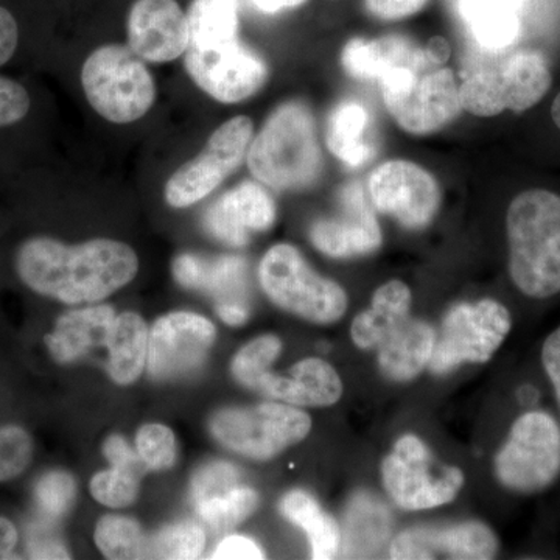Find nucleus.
<instances>
[{
  "instance_id": "6ab92c4d",
  "label": "nucleus",
  "mask_w": 560,
  "mask_h": 560,
  "mask_svg": "<svg viewBox=\"0 0 560 560\" xmlns=\"http://www.w3.org/2000/svg\"><path fill=\"white\" fill-rule=\"evenodd\" d=\"M189 22L176 0H136L128 16V46L142 60L168 62L186 54Z\"/></svg>"
},
{
  "instance_id": "39448f33",
  "label": "nucleus",
  "mask_w": 560,
  "mask_h": 560,
  "mask_svg": "<svg viewBox=\"0 0 560 560\" xmlns=\"http://www.w3.org/2000/svg\"><path fill=\"white\" fill-rule=\"evenodd\" d=\"M254 178L276 190L312 186L323 172L315 119L302 103L279 106L265 121L248 150Z\"/></svg>"
},
{
  "instance_id": "f3484780",
  "label": "nucleus",
  "mask_w": 560,
  "mask_h": 560,
  "mask_svg": "<svg viewBox=\"0 0 560 560\" xmlns=\"http://www.w3.org/2000/svg\"><path fill=\"white\" fill-rule=\"evenodd\" d=\"M500 541L481 522L445 526H418L400 533L390 544V559L489 560L499 556Z\"/></svg>"
},
{
  "instance_id": "7c9ffc66",
  "label": "nucleus",
  "mask_w": 560,
  "mask_h": 560,
  "mask_svg": "<svg viewBox=\"0 0 560 560\" xmlns=\"http://www.w3.org/2000/svg\"><path fill=\"white\" fill-rule=\"evenodd\" d=\"M95 544L108 559H145L147 540L138 522L106 515L95 528Z\"/></svg>"
},
{
  "instance_id": "20e7f679",
  "label": "nucleus",
  "mask_w": 560,
  "mask_h": 560,
  "mask_svg": "<svg viewBox=\"0 0 560 560\" xmlns=\"http://www.w3.org/2000/svg\"><path fill=\"white\" fill-rule=\"evenodd\" d=\"M550 88V66L540 51L481 49L464 69L459 101L474 116L523 113L537 105Z\"/></svg>"
},
{
  "instance_id": "b1692460",
  "label": "nucleus",
  "mask_w": 560,
  "mask_h": 560,
  "mask_svg": "<svg viewBox=\"0 0 560 560\" xmlns=\"http://www.w3.org/2000/svg\"><path fill=\"white\" fill-rule=\"evenodd\" d=\"M528 0H459V16L482 50L511 49L521 36Z\"/></svg>"
},
{
  "instance_id": "ea45409f",
  "label": "nucleus",
  "mask_w": 560,
  "mask_h": 560,
  "mask_svg": "<svg viewBox=\"0 0 560 560\" xmlns=\"http://www.w3.org/2000/svg\"><path fill=\"white\" fill-rule=\"evenodd\" d=\"M540 366L545 377L550 383L560 419V326L551 330L541 342Z\"/></svg>"
},
{
  "instance_id": "de8ad7c7",
  "label": "nucleus",
  "mask_w": 560,
  "mask_h": 560,
  "mask_svg": "<svg viewBox=\"0 0 560 560\" xmlns=\"http://www.w3.org/2000/svg\"><path fill=\"white\" fill-rule=\"evenodd\" d=\"M16 526L0 515V559H10L18 545Z\"/></svg>"
},
{
  "instance_id": "c9c22d12",
  "label": "nucleus",
  "mask_w": 560,
  "mask_h": 560,
  "mask_svg": "<svg viewBox=\"0 0 560 560\" xmlns=\"http://www.w3.org/2000/svg\"><path fill=\"white\" fill-rule=\"evenodd\" d=\"M91 493L98 503L108 508L130 506L138 500L139 478L116 469L98 471L91 481Z\"/></svg>"
},
{
  "instance_id": "9b49d317",
  "label": "nucleus",
  "mask_w": 560,
  "mask_h": 560,
  "mask_svg": "<svg viewBox=\"0 0 560 560\" xmlns=\"http://www.w3.org/2000/svg\"><path fill=\"white\" fill-rule=\"evenodd\" d=\"M383 488L405 511L433 510L455 500L464 486L463 470L434 458L415 434L396 441L382 463Z\"/></svg>"
},
{
  "instance_id": "5701e85b",
  "label": "nucleus",
  "mask_w": 560,
  "mask_h": 560,
  "mask_svg": "<svg viewBox=\"0 0 560 560\" xmlns=\"http://www.w3.org/2000/svg\"><path fill=\"white\" fill-rule=\"evenodd\" d=\"M116 312L110 305L70 311L60 316L54 331L47 335L46 346L51 359L60 364L86 359L92 350L108 348Z\"/></svg>"
},
{
  "instance_id": "7ed1b4c3",
  "label": "nucleus",
  "mask_w": 560,
  "mask_h": 560,
  "mask_svg": "<svg viewBox=\"0 0 560 560\" xmlns=\"http://www.w3.org/2000/svg\"><path fill=\"white\" fill-rule=\"evenodd\" d=\"M412 294L401 280H389L375 290L371 307L352 326L353 345L377 350L378 368L393 382H410L429 368L436 330L410 316Z\"/></svg>"
},
{
  "instance_id": "a18cd8bd",
  "label": "nucleus",
  "mask_w": 560,
  "mask_h": 560,
  "mask_svg": "<svg viewBox=\"0 0 560 560\" xmlns=\"http://www.w3.org/2000/svg\"><path fill=\"white\" fill-rule=\"evenodd\" d=\"M217 313L228 326L237 327L248 319V307L243 302H219Z\"/></svg>"
},
{
  "instance_id": "72a5a7b5",
  "label": "nucleus",
  "mask_w": 560,
  "mask_h": 560,
  "mask_svg": "<svg viewBox=\"0 0 560 560\" xmlns=\"http://www.w3.org/2000/svg\"><path fill=\"white\" fill-rule=\"evenodd\" d=\"M33 458V440L18 425L0 427V482L14 480L27 470Z\"/></svg>"
},
{
  "instance_id": "4c0bfd02",
  "label": "nucleus",
  "mask_w": 560,
  "mask_h": 560,
  "mask_svg": "<svg viewBox=\"0 0 560 560\" xmlns=\"http://www.w3.org/2000/svg\"><path fill=\"white\" fill-rule=\"evenodd\" d=\"M238 470L232 464L210 463L201 467L191 481V501L209 499V497L220 495L238 486Z\"/></svg>"
},
{
  "instance_id": "aec40b11",
  "label": "nucleus",
  "mask_w": 560,
  "mask_h": 560,
  "mask_svg": "<svg viewBox=\"0 0 560 560\" xmlns=\"http://www.w3.org/2000/svg\"><path fill=\"white\" fill-rule=\"evenodd\" d=\"M276 220V206L259 184L242 183L213 202L205 215L206 230L226 245H248L253 232L270 230Z\"/></svg>"
},
{
  "instance_id": "1a4fd4ad",
  "label": "nucleus",
  "mask_w": 560,
  "mask_h": 560,
  "mask_svg": "<svg viewBox=\"0 0 560 560\" xmlns=\"http://www.w3.org/2000/svg\"><path fill=\"white\" fill-rule=\"evenodd\" d=\"M311 430V416L283 401L226 408L210 420V431L223 447L256 460L275 458L304 441Z\"/></svg>"
},
{
  "instance_id": "e433bc0d",
  "label": "nucleus",
  "mask_w": 560,
  "mask_h": 560,
  "mask_svg": "<svg viewBox=\"0 0 560 560\" xmlns=\"http://www.w3.org/2000/svg\"><path fill=\"white\" fill-rule=\"evenodd\" d=\"M77 495L75 480L66 471L54 470L44 475L35 488L40 511L49 517H61L72 506Z\"/></svg>"
},
{
  "instance_id": "a211bd4d",
  "label": "nucleus",
  "mask_w": 560,
  "mask_h": 560,
  "mask_svg": "<svg viewBox=\"0 0 560 560\" xmlns=\"http://www.w3.org/2000/svg\"><path fill=\"white\" fill-rule=\"evenodd\" d=\"M341 215L315 221L313 246L334 259L368 256L381 248L382 231L360 183L341 190Z\"/></svg>"
},
{
  "instance_id": "09e8293b",
  "label": "nucleus",
  "mask_w": 560,
  "mask_h": 560,
  "mask_svg": "<svg viewBox=\"0 0 560 560\" xmlns=\"http://www.w3.org/2000/svg\"><path fill=\"white\" fill-rule=\"evenodd\" d=\"M425 51L429 55L430 61L436 66H444L448 58H451V46L441 36L431 38L430 43L427 44Z\"/></svg>"
},
{
  "instance_id": "473e14b6",
  "label": "nucleus",
  "mask_w": 560,
  "mask_h": 560,
  "mask_svg": "<svg viewBox=\"0 0 560 560\" xmlns=\"http://www.w3.org/2000/svg\"><path fill=\"white\" fill-rule=\"evenodd\" d=\"M280 352L282 341L276 335H264L243 346L232 360V374L235 381L246 388L256 390L261 375L270 371Z\"/></svg>"
},
{
  "instance_id": "a19ab883",
  "label": "nucleus",
  "mask_w": 560,
  "mask_h": 560,
  "mask_svg": "<svg viewBox=\"0 0 560 560\" xmlns=\"http://www.w3.org/2000/svg\"><path fill=\"white\" fill-rule=\"evenodd\" d=\"M103 452H105L110 466L116 467V469L128 471V474L136 475L138 478L147 470L139 453L132 452L128 442L124 438L117 436V434L106 440Z\"/></svg>"
},
{
  "instance_id": "c85d7f7f",
  "label": "nucleus",
  "mask_w": 560,
  "mask_h": 560,
  "mask_svg": "<svg viewBox=\"0 0 560 560\" xmlns=\"http://www.w3.org/2000/svg\"><path fill=\"white\" fill-rule=\"evenodd\" d=\"M190 47H220L238 40L235 0H194L189 13Z\"/></svg>"
},
{
  "instance_id": "58836bf2",
  "label": "nucleus",
  "mask_w": 560,
  "mask_h": 560,
  "mask_svg": "<svg viewBox=\"0 0 560 560\" xmlns=\"http://www.w3.org/2000/svg\"><path fill=\"white\" fill-rule=\"evenodd\" d=\"M31 106L28 91L18 81L0 75V128L24 120Z\"/></svg>"
},
{
  "instance_id": "6e6552de",
  "label": "nucleus",
  "mask_w": 560,
  "mask_h": 560,
  "mask_svg": "<svg viewBox=\"0 0 560 560\" xmlns=\"http://www.w3.org/2000/svg\"><path fill=\"white\" fill-rule=\"evenodd\" d=\"M81 84L95 113L113 124L142 119L156 101L153 77L130 47L92 51L81 69Z\"/></svg>"
},
{
  "instance_id": "423d86ee",
  "label": "nucleus",
  "mask_w": 560,
  "mask_h": 560,
  "mask_svg": "<svg viewBox=\"0 0 560 560\" xmlns=\"http://www.w3.org/2000/svg\"><path fill=\"white\" fill-rule=\"evenodd\" d=\"M493 474L515 495L552 488L560 480V419L544 408L518 415L493 458Z\"/></svg>"
},
{
  "instance_id": "2f4dec72",
  "label": "nucleus",
  "mask_w": 560,
  "mask_h": 560,
  "mask_svg": "<svg viewBox=\"0 0 560 560\" xmlns=\"http://www.w3.org/2000/svg\"><path fill=\"white\" fill-rule=\"evenodd\" d=\"M205 530L195 523L167 526L151 540H147L145 558L198 559L205 551Z\"/></svg>"
},
{
  "instance_id": "8fccbe9b",
  "label": "nucleus",
  "mask_w": 560,
  "mask_h": 560,
  "mask_svg": "<svg viewBox=\"0 0 560 560\" xmlns=\"http://www.w3.org/2000/svg\"><path fill=\"white\" fill-rule=\"evenodd\" d=\"M250 2H253L257 9L264 11V13L275 14L283 9H296V7L302 5V3L307 2V0H250Z\"/></svg>"
},
{
  "instance_id": "412c9836",
  "label": "nucleus",
  "mask_w": 560,
  "mask_h": 560,
  "mask_svg": "<svg viewBox=\"0 0 560 560\" xmlns=\"http://www.w3.org/2000/svg\"><path fill=\"white\" fill-rule=\"evenodd\" d=\"M256 390L293 407L323 408L340 401L342 382L327 361L305 359L285 375L265 372Z\"/></svg>"
},
{
  "instance_id": "f704fd0d",
  "label": "nucleus",
  "mask_w": 560,
  "mask_h": 560,
  "mask_svg": "<svg viewBox=\"0 0 560 560\" xmlns=\"http://www.w3.org/2000/svg\"><path fill=\"white\" fill-rule=\"evenodd\" d=\"M136 448L147 469L167 470L176 460V438L168 427L150 423L136 436Z\"/></svg>"
},
{
  "instance_id": "2eb2a0df",
  "label": "nucleus",
  "mask_w": 560,
  "mask_h": 560,
  "mask_svg": "<svg viewBox=\"0 0 560 560\" xmlns=\"http://www.w3.org/2000/svg\"><path fill=\"white\" fill-rule=\"evenodd\" d=\"M186 69L206 94L221 103H238L264 86L265 62L238 40L220 47H187Z\"/></svg>"
},
{
  "instance_id": "a878e982",
  "label": "nucleus",
  "mask_w": 560,
  "mask_h": 560,
  "mask_svg": "<svg viewBox=\"0 0 560 560\" xmlns=\"http://www.w3.org/2000/svg\"><path fill=\"white\" fill-rule=\"evenodd\" d=\"M109 377L117 385H131L147 366L149 353V329L145 320L136 313L127 312L116 316L108 341Z\"/></svg>"
},
{
  "instance_id": "3c124183",
  "label": "nucleus",
  "mask_w": 560,
  "mask_h": 560,
  "mask_svg": "<svg viewBox=\"0 0 560 560\" xmlns=\"http://www.w3.org/2000/svg\"><path fill=\"white\" fill-rule=\"evenodd\" d=\"M551 117L552 121H555L556 124V127H558L560 130V92L558 94V97L555 98V102H552Z\"/></svg>"
},
{
  "instance_id": "dca6fc26",
  "label": "nucleus",
  "mask_w": 560,
  "mask_h": 560,
  "mask_svg": "<svg viewBox=\"0 0 560 560\" xmlns=\"http://www.w3.org/2000/svg\"><path fill=\"white\" fill-rule=\"evenodd\" d=\"M383 102L401 130L418 136L441 130L463 109L455 75L441 66L423 70L405 91L383 94Z\"/></svg>"
},
{
  "instance_id": "c756f323",
  "label": "nucleus",
  "mask_w": 560,
  "mask_h": 560,
  "mask_svg": "<svg viewBox=\"0 0 560 560\" xmlns=\"http://www.w3.org/2000/svg\"><path fill=\"white\" fill-rule=\"evenodd\" d=\"M195 511L209 528L228 530L241 525L259 506V495L253 489L235 486L220 495L195 501Z\"/></svg>"
},
{
  "instance_id": "37998d69",
  "label": "nucleus",
  "mask_w": 560,
  "mask_h": 560,
  "mask_svg": "<svg viewBox=\"0 0 560 560\" xmlns=\"http://www.w3.org/2000/svg\"><path fill=\"white\" fill-rule=\"evenodd\" d=\"M212 558L223 560H259L265 559V552L249 537L230 536L221 541Z\"/></svg>"
},
{
  "instance_id": "bb28decb",
  "label": "nucleus",
  "mask_w": 560,
  "mask_h": 560,
  "mask_svg": "<svg viewBox=\"0 0 560 560\" xmlns=\"http://www.w3.org/2000/svg\"><path fill=\"white\" fill-rule=\"evenodd\" d=\"M370 114L359 102H342L331 110L326 127V145L349 167H360L374 156L368 139Z\"/></svg>"
},
{
  "instance_id": "49530a36",
  "label": "nucleus",
  "mask_w": 560,
  "mask_h": 560,
  "mask_svg": "<svg viewBox=\"0 0 560 560\" xmlns=\"http://www.w3.org/2000/svg\"><path fill=\"white\" fill-rule=\"evenodd\" d=\"M31 555L33 559H69V552L58 541L38 540L32 541Z\"/></svg>"
},
{
  "instance_id": "c03bdc74",
  "label": "nucleus",
  "mask_w": 560,
  "mask_h": 560,
  "mask_svg": "<svg viewBox=\"0 0 560 560\" xmlns=\"http://www.w3.org/2000/svg\"><path fill=\"white\" fill-rule=\"evenodd\" d=\"M20 44V25L5 7H0V68L16 54Z\"/></svg>"
},
{
  "instance_id": "393cba45",
  "label": "nucleus",
  "mask_w": 560,
  "mask_h": 560,
  "mask_svg": "<svg viewBox=\"0 0 560 560\" xmlns=\"http://www.w3.org/2000/svg\"><path fill=\"white\" fill-rule=\"evenodd\" d=\"M173 276L186 289L208 291L219 302L245 304L246 261L242 257L206 260L194 254H180L173 261Z\"/></svg>"
},
{
  "instance_id": "4be33fe9",
  "label": "nucleus",
  "mask_w": 560,
  "mask_h": 560,
  "mask_svg": "<svg viewBox=\"0 0 560 560\" xmlns=\"http://www.w3.org/2000/svg\"><path fill=\"white\" fill-rule=\"evenodd\" d=\"M342 68L352 79L381 81L393 70L401 68H431L425 49L399 35L381 39L357 38L346 44L341 54Z\"/></svg>"
},
{
  "instance_id": "0eeeda50",
  "label": "nucleus",
  "mask_w": 560,
  "mask_h": 560,
  "mask_svg": "<svg viewBox=\"0 0 560 560\" xmlns=\"http://www.w3.org/2000/svg\"><path fill=\"white\" fill-rule=\"evenodd\" d=\"M259 280L272 304L311 323H337L348 311V294L340 283L313 271L289 243H279L265 254Z\"/></svg>"
},
{
  "instance_id": "ddd939ff",
  "label": "nucleus",
  "mask_w": 560,
  "mask_h": 560,
  "mask_svg": "<svg viewBox=\"0 0 560 560\" xmlns=\"http://www.w3.org/2000/svg\"><path fill=\"white\" fill-rule=\"evenodd\" d=\"M368 187L375 210L405 230L429 226L441 208L440 184L415 162L388 161L378 165Z\"/></svg>"
},
{
  "instance_id": "f257e3e1",
  "label": "nucleus",
  "mask_w": 560,
  "mask_h": 560,
  "mask_svg": "<svg viewBox=\"0 0 560 560\" xmlns=\"http://www.w3.org/2000/svg\"><path fill=\"white\" fill-rule=\"evenodd\" d=\"M135 250L109 238L65 245L50 237H33L16 254V271L24 285L69 305L101 302L136 278Z\"/></svg>"
},
{
  "instance_id": "f8f14e48",
  "label": "nucleus",
  "mask_w": 560,
  "mask_h": 560,
  "mask_svg": "<svg viewBox=\"0 0 560 560\" xmlns=\"http://www.w3.org/2000/svg\"><path fill=\"white\" fill-rule=\"evenodd\" d=\"M254 138L253 121L237 116L210 136L197 158L173 173L165 184V200L172 208L197 205L212 194L232 172L237 171Z\"/></svg>"
},
{
  "instance_id": "cd10ccee",
  "label": "nucleus",
  "mask_w": 560,
  "mask_h": 560,
  "mask_svg": "<svg viewBox=\"0 0 560 560\" xmlns=\"http://www.w3.org/2000/svg\"><path fill=\"white\" fill-rule=\"evenodd\" d=\"M279 510L287 521L300 526L311 541L312 559L337 558L341 545V530L318 501L304 490H293L280 501Z\"/></svg>"
},
{
  "instance_id": "79ce46f5",
  "label": "nucleus",
  "mask_w": 560,
  "mask_h": 560,
  "mask_svg": "<svg viewBox=\"0 0 560 560\" xmlns=\"http://www.w3.org/2000/svg\"><path fill=\"white\" fill-rule=\"evenodd\" d=\"M427 0H364L372 16L383 21H397L419 13Z\"/></svg>"
},
{
  "instance_id": "9d476101",
  "label": "nucleus",
  "mask_w": 560,
  "mask_h": 560,
  "mask_svg": "<svg viewBox=\"0 0 560 560\" xmlns=\"http://www.w3.org/2000/svg\"><path fill=\"white\" fill-rule=\"evenodd\" d=\"M512 326L510 308L500 301L456 304L442 319L429 370L442 375L460 364L488 363L510 337Z\"/></svg>"
},
{
  "instance_id": "4468645a",
  "label": "nucleus",
  "mask_w": 560,
  "mask_h": 560,
  "mask_svg": "<svg viewBox=\"0 0 560 560\" xmlns=\"http://www.w3.org/2000/svg\"><path fill=\"white\" fill-rule=\"evenodd\" d=\"M215 326L197 313L162 316L151 327L147 368L158 381L186 377L200 370L215 341Z\"/></svg>"
},
{
  "instance_id": "f03ea898",
  "label": "nucleus",
  "mask_w": 560,
  "mask_h": 560,
  "mask_svg": "<svg viewBox=\"0 0 560 560\" xmlns=\"http://www.w3.org/2000/svg\"><path fill=\"white\" fill-rule=\"evenodd\" d=\"M508 272L530 301L560 296V195L545 189L518 194L506 212Z\"/></svg>"
}]
</instances>
